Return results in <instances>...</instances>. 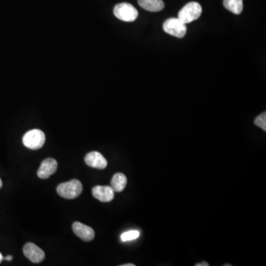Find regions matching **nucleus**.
Listing matches in <instances>:
<instances>
[{"instance_id": "7ed1b4c3", "label": "nucleus", "mask_w": 266, "mask_h": 266, "mask_svg": "<svg viewBox=\"0 0 266 266\" xmlns=\"http://www.w3.org/2000/svg\"><path fill=\"white\" fill-rule=\"evenodd\" d=\"M115 17L124 22H134L138 18V12L134 6L129 3H120L113 10Z\"/></svg>"}, {"instance_id": "f3484780", "label": "nucleus", "mask_w": 266, "mask_h": 266, "mask_svg": "<svg viewBox=\"0 0 266 266\" xmlns=\"http://www.w3.org/2000/svg\"><path fill=\"white\" fill-rule=\"evenodd\" d=\"M12 259H13V257L12 256H7L5 258H3V260H5V261H11Z\"/></svg>"}, {"instance_id": "39448f33", "label": "nucleus", "mask_w": 266, "mask_h": 266, "mask_svg": "<svg viewBox=\"0 0 266 266\" xmlns=\"http://www.w3.org/2000/svg\"><path fill=\"white\" fill-rule=\"evenodd\" d=\"M163 29L166 34H170L177 38H183L186 34L187 27L178 18H170L165 21Z\"/></svg>"}, {"instance_id": "6e6552de", "label": "nucleus", "mask_w": 266, "mask_h": 266, "mask_svg": "<svg viewBox=\"0 0 266 266\" xmlns=\"http://www.w3.org/2000/svg\"><path fill=\"white\" fill-rule=\"evenodd\" d=\"M85 161L87 165L95 169H104L107 166V161L99 152H91L86 155Z\"/></svg>"}, {"instance_id": "a211bd4d", "label": "nucleus", "mask_w": 266, "mask_h": 266, "mask_svg": "<svg viewBox=\"0 0 266 266\" xmlns=\"http://www.w3.org/2000/svg\"><path fill=\"white\" fill-rule=\"evenodd\" d=\"M121 266H135L134 264H124V265H122Z\"/></svg>"}, {"instance_id": "1a4fd4ad", "label": "nucleus", "mask_w": 266, "mask_h": 266, "mask_svg": "<svg viewBox=\"0 0 266 266\" xmlns=\"http://www.w3.org/2000/svg\"><path fill=\"white\" fill-rule=\"evenodd\" d=\"M72 228H73L75 234L79 238L82 239L83 241H91L94 239V230L85 224L81 223L79 222H75L72 225Z\"/></svg>"}, {"instance_id": "4468645a", "label": "nucleus", "mask_w": 266, "mask_h": 266, "mask_svg": "<svg viewBox=\"0 0 266 266\" xmlns=\"http://www.w3.org/2000/svg\"><path fill=\"white\" fill-rule=\"evenodd\" d=\"M140 236V232L136 230L134 231H129L127 232H124L121 234V239L122 241H130V240H135Z\"/></svg>"}, {"instance_id": "ddd939ff", "label": "nucleus", "mask_w": 266, "mask_h": 266, "mask_svg": "<svg viewBox=\"0 0 266 266\" xmlns=\"http://www.w3.org/2000/svg\"><path fill=\"white\" fill-rule=\"evenodd\" d=\"M223 5L234 14H240L243 11V0H223Z\"/></svg>"}, {"instance_id": "20e7f679", "label": "nucleus", "mask_w": 266, "mask_h": 266, "mask_svg": "<svg viewBox=\"0 0 266 266\" xmlns=\"http://www.w3.org/2000/svg\"><path fill=\"white\" fill-rule=\"evenodd\" d=\"M24 145L33 150H40L45 142V135L42 130H32L25 133L23 136Z\"/></svg>"}, {"instance_id": "f8f14e48", "label": "nucleus", "mask_w": 266, "mask_h": 266, "mask_svg": "<svg viewBox=\"0 0 266 266\" xmlns=\"http://www.w3.org/2000/svg\"><path fill=\"white\" fill-rule=\"evenodd\" d=\"M127 178L123 173H116L113 175L111 181V187L114 192H121L127 186Z\"/></svg>"}, {"instance_id": "9b49d317", "label": "nucleus", "mask_w": 266, "mask_h": 266, "mask_svg": "<svg viewBox=\"0 0 266 266\" xmlns=\"http://www.w3.org/2000/svg\"><path fill=\"white\" fill-rule=\"evenodd\" d=\"M142 8L150 12H159L164 8L163 0H138Z\"/></svg>"}, {"instance_id": "f257e3e1", "label": "nucleus", "mask_w": 266, "mask_h": 266, "mask_svg": "<svg viewBox=\"0 0 266 266\" xmlns=\"http://www.w3.org/2000/svg\"><path fill=\"white\" fill-rule=\"evenodd\" d=\"M83 190L82 183L79 180H71L61 183L57 186V193L65 199H75L78 198Z\"/></svg>"}, {"instance_id": "f03ea898", "label": "nucleus", "mask_w": 266, "mask_h": 266, "mask_svg": "<svg viewBox=\"0 0 266 266\" xmlns=\"http://www.w3.org/2000/svg\"><path fill=\"white\" fill-rule=\"evenodd\" d=\"M202 13V7L196 1H191L186 4L179 11L178 19L184 24H189L197 20Z\"/></svg>"}, {"instance_id": "6ab92c4d", "label": "nucleus", "mask_w": 266, "mask_h": 266, "mask_svg": "<svg viewBox=\"0 0 266 266\" xmlns=\"http://www.w3.org/2000/svg\"><path fill=\"white\" fill-rule=\"evenodd\" d=\"M3 261V256L2 255H1V253H0V264H1V261Z\"/></svg>"}, {"instance_id": "0eeeda50", "label": "nucleus", "mask_w": 266, "mask_h": 266, "mask_svg": "<svg viewBox=\"0 0 266 266\" xmlns=\"http://www.w3.org/2000/svg\"><path fill=\"white\" fill-rule=\"evenodd\" d=\"M92 194L101 202L108 203L113 200L115 192L111 186H96L92 189Z\"/></svg>"}, {"instance_id": "2eb2a0df", "label": "nucleus", "mask_w": 266, "mask_h": 266, "mask_svg": "<svg viewBox=\"0 0 266 266\" xmlns=\"http://www.w3.org/2000/svg\"><path fill=\"white\" fill-rule=\"evenodd\" d=\"M255 125L261 127V129L266 131V112L261 114L259 116L257 117L255 120Z\"/></svg>"}, {"instance_id": "aec40b11", "label": "nucleus", "mask_w": 266, "mask_h": 266, "mask_svg": "<svg viewBox=\"0 0 266 266\" xmlns=\"http://www.w3.org/2000/svg\"><path fill=\"white\" fill-rule=\"evenodd\" d=\"M1 186H2V181H1V178H0V189H1Z\"/></svg>"}, {"instance_id": "423d86ee", "label": "nucleus", "mask_w": 266, "mask_h": 266, "mask_svg": "<svg viewBox=\"0 0 266 266\" xmlns=\"http://www.w3.org/2000/svg\"><path fill=\"white\" fill-rule=\"evenodd\" d=\"M25 256L34 264H40L45 260V254L43 249L32 243H28L23 248Z\"/></svg>"}, {"instance_id": "9d476101", "label": "nucleus", "mask_w": 266, "mask_h": 266, "mask_svg": "<svg viewBox=\"0 0 266 266\" xmlns=\"http://www.w3.org/2000/svg\"><path fill=\"white\" fill-rule=\"evenodd\" d=\"M58 167V163L53 159H47L42 163L37 175L41 179H47L55 173Z\"/></svg>"}, {"instance_id": "dca6fc26", "label": "nucleus", "mask_w": 266, "mask_h": 266, "mask_svg": "<svg viewBox=\"0 0 266 266\" xmlns=\"http://www.w3.org/2000/svg\"><path fill=\"white\" fill-rule=\"evenodd\" d=\"M195 266H210V264H207V263L204 262V263H202V264H196Z\"/></svg>"}]
</instances>
